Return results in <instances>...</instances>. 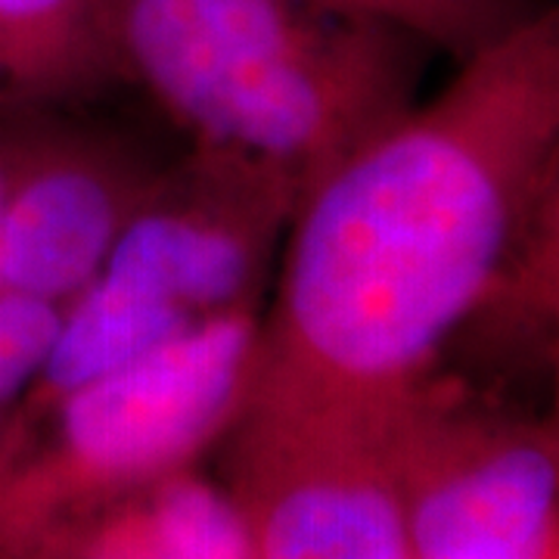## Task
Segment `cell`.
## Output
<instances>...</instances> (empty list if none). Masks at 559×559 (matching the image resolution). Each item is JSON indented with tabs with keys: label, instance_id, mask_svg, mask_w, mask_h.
<instances>
[{
	"label": "cell",
	"instance_id": "obj_7",
	"mask_svg": "<svg viewBox=\"0 0 559 559\" xmlns=\"http://www.w3.org/2000/svg\"><path fill=\"white\" fill-rule=\"evenodd\" d=\"M162 168L128 138L50 112L0 221V289L69 308Z\"/></svg>",
	"mask_w": 559,
	"mask_h": 559
},
{
	"label": "cell",
	"instance_id": "obj_4",
	"mask_svg": "<svg viewBox=\"0 0 559 559\" xmlns=\"http://www.w3.org/2000/svg\"><path fill=\"white\" fill-rule=\"evenodd\" d=\"M299 202L274 175L224 156L190 150L165 165L100 271L69 301L60 340L16 407L44 404L212 320L261 311Z\"/></svg>",
	"mask_w": 559,
	"mask_h": 559
},
{
	"label": "cell",
	"instance_id": "obj_1",
	"mask_svg": "<svg viewBox=\"0 0 559 559\" xmlns=\"http://www.w3.org/2000/svg\"><path fill=\"white\" fill-rule=\"evenodd\" d=\"M271 283L261 392L392 404L436 373L554 385L557 3L314 183Z\"/></svg>",
	"mask_w": 559,
	"mask_h": 559
},
{
	"label": "cell",
	"instance_id": "obj_6",
	"mask_svg": "<svg viewBox=\"0 0 559 559\" xmlns=\"http://www.w3.org/2000/svg\"><path fill=\"white\" fill-rule=\"evenodd\" d=\"M395 404L249 389L224 436L227 481L259 559H411Z\"/></svg>",
	"mask_w": 559,
	"mask_h": 559
},
{
	"label": "cell",
	"instance_id": "obj_11",
	"mask_svg": "<svg viewBox=\"0 0 559 559\" xmlns=\"http://www.w3.org/2000/svg\"><path fill=\"white\" fill-rule=\"evenodd\" d=\"M66 305L0 289V407L7 417L38 380L60 340Z\"/></svg>",
	"mask_w": 559,
	"mask_h": 559
},
{
	"label": "cell",
	"instance_id": "obj_9",
	"mask_svg": "<svg viewBox=\"0 0 559 559\" xmlns=\"http://www.w3.org/2000/svg\"><path fill=\"white\" fill-rule=\"evenodd\" d=\"M121 84L112 0H0V112H53Z\"/></svg>",
	"mask_w": 559,
	"mask_h": 559
},
{
	"label": "cell",
	"instance_id": "obj_5",
	"mask_svg": "<svg viewBox=\"0 0 559 559\" xmlns=\"http://www.w3.org/2000/svg\"><path fill=\"white\" fill-rule=\"evenodd\" d=\"M411 559H559L557 411L436 373L395 404Z\"/></svg>",
	"mask_w": 559,
	"mask_h": 559
},
{
	"label": "cell",
	"instance_id": "obj_8",
	"mask_svg": "<svg viewBox=\"0 0 559 559\" xmlns=\"http://www.w3.org/2000/svg\"><path fill=\"white\" fill-rule=\"evenodd\" d=\"M16 559H259L224 481L197 466L60 522Z\"/></svg>",
	"mask_w": 559,
	"mask_h": 559
},
{
	"label": "cell",
	"instance_id": "obj_3",
	"mask_svg": "<svg viewBox=\"0 0 559 559\" xmlns=\"http://www.w3.org/2000/svg\"><path fill=\"white\" fill-rule=\"evenodd\" d=\"M261 311H240L79 382L0 429V559L143 481L197 466L246 407Z\"/></svg>",
	"mask_w": 559,
	"mask_h": 559
},
{
	"label": "cell",
	"instance_id": "obj_12",
	"mask_svg": "<svg viewBox=\"0 0 559 559\" xmlns=\"http://www.w3.org/2000/svg\"><path fill=\"white\" fill-rule=\"evenodd\" d=\"M57 112V109H53ZM50 112H0V221Z\"/></svg>",
	"mask_w": 559,
	"mask_h": 559
},
{
	"label": "cell",
	"instance_id": "obj_10",
	"mask_svg": "<svg viewBox=\"0 0 559 559\" xmlns=\"http://www.w3.org/2000/svg\"><path fill=\"white\" fill-rule=\"evenodd\" d=\"M373 13L426 40L436 53L463 62L532 16L544 0H336Z\"/></svg>",
	"mask_w": 559,
	"mask_h": 559
},
{
	"label": "cell",
	"instance_id": "obj_13",
	"mask_svg": "<svg viewBox=\"0 0 559 559\" xmlns=\"http://www.w3.org/2000/svg\"><path fill=\"white\" fill-rule=\"evenodd\" d=\"M3 423H7V411L0 407V429H3Z\"/></svg>",
	"mask_w": 559,
	"mask_h": 559
},
{
	"label": "cell",
	"instance_id": "obj_2",
	"mask_svg": "<svg viewBox=\"0 0 559 559\" xmlns=\"http://www.w3.org/2000/svg\"><path fill=\"white\" fill-rule=\"evenodd\" d=\"M121 84L190 150L308 197L419 103L432 47L336 0H112Z\"/></svg>",
	"mask_w": 559,
	"mask_h": 559
}]
</instances>
